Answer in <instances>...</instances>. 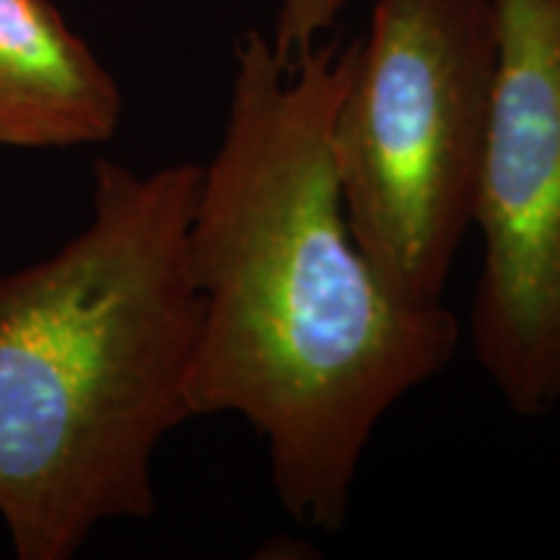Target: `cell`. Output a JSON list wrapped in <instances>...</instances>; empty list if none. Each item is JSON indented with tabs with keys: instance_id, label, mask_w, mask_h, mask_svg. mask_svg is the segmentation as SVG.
<instances>
[{
	"instance_id": "1",
	"label": "cell",
	"mask_w": 560,
	"mask_h": 560,
	"mask_svg": "<svg viewBox=\"0 0 560 560\" xmlns=\"http://www.w3.org/2000/svg\"><path fill=\"white\" fill-rule=\"evenodd\" d=\"M359 42H319L285 70L268 34H242L187 229L192 418L240 416L280 509L325 535L346 527L382 420L459 348V319L389 293L348 229L330 122Z\"/></svg>"
},
{
	"instance_id": "2",
	"label": "cell",
	"mask_w": 560,
	"mask_h": 560,
	"mask_svg": "<svg viewBox=\"0 0 560 560\" xmlns=\"http://www.w3.org/2000/svg\"><path fill=\"white\" fill-rule=\"evenodd\" d=\"M200 164H94L91 221L0 276V520L19 560H70L156 514L153 457L192 418L200 299L187 229Z\"/></svg>"
},
{
	"instance_id": "3",
	"label": "cell",
	"mask_w": 560,
	"mask_h": 560,
	"mask_svg": "<svg viewBox=\"0 0 560 560\" xmlns=\"http://www.w3.org/2000/svg\"><path fill=\"white\" fill-rule=\"evenodd\" d=\"M495 58L490 0H374L335 107L330 153L348 229L408 304H444L475 229Z\"/></svg>"
},
{
	"instance_id": "4",
	"label": "cell",
	"mask_w": 560,
	"mask_h": 560,
	"mask_svg": "<svg viewBox=\"0 0 560 560\" xmlns=\"http://www.w3.org/2000/svg\"><path fill=\"white\" fill-rule=\"evenodd\" d=\"M490 3L499 58L470 346L514 416L545 418L560 405V0Z\"/></svg>"
},
{
	"instance_id": "5",
	"label": "cell",
	"mask_w": 560,
	"mask_h": 560,
	"mask_svg": "<svg viewBox=\"0 0 560 560\" xmlns=\"http://www.w3.org/2000/svg\"><path fill=\"white\" fill-rule=\"evenodd\" d=\"M122 91L52 0H0V149L115 138Z\"/></svg>"
},
{
	"instance_id": "6",
	"label": "cell",
	"mask_w": 560,
	"mask_h": 560,
	"mask_svg": "<svg viewBox=\"0 0 560 560\" xmlns=\"http://www.w3.org/2000/svg\"><path fill=\"white\" fill-rule=\"evenodd\" d=\"M348 0H280L268 34L280 66L291 70L332 30Z\"/></svg>"
}]
</instances>
